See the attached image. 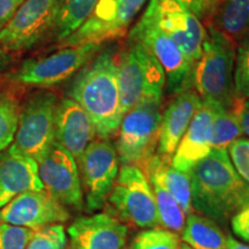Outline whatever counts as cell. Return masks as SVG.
Segmentation results:
<instances>
[{
  "mask_svg": "<svg viewBox=\"0 0 249 249\" xmlns=\"http://www.w3.org/2000/svg\"><path fill=\"white\" fill-rule=\"evenodd\" d=\"M96 129L88 113L79 103L65 98L55 111V142L79 160L81 155L95 140Z\"/></svg>",
  "mask_w": 249,
  "mask_h": 249,
  "instance_id": "18",
  "label": "cell"
},
{
  "mask_svg": "<svg viewBox=\"0 0 249 249\" xmlns=\"http://www.w3.org/2000/svg\"><path fill=\"white\" fill-rule=\"evenodd\" d=\"M124 249H126V248H124Z\"/></svg>",
  "mask_w": 249,
  "mask_h": 249,
  "instance_id": "40",
  "label": "cell"
},
{
  "mask_svg": "<svg viewBox=\"0 0 249 249\" xmlns=\"http://www.w3.org/2000/svg\"><path fill=\"white\" fill-rule=\"evenodd\" d=\"M220 1H222V0H205V5H207V18L214 14V12H216Z\"/></svg>",
  "mask_w": 249,
  "mask_h": 249,
  "instance_id": "36",
  "label": "cell"
},
{
  "mask_svg": "<svg viewBox=\"0 0 249 249\" xmlns=\"http://www.w3.org/2000/svg\"><path fill=\"white\" fill-rule=\"evenodd\" d=\"M38 163L15 145L0 152V209L15 196L28 191H43Z\"/></svg>",
  "mask_w": 249,
  "mask_h": 249,
  "instance_id": "17",
  "label": "cell"
},
{
  "mask_svg": "<svg viewBox=\"0 0 249 249\" xmlns=\"http://www.w3.org/2000/svg\"><path fill=\"white\" fill-rule=\"evenodd\" d=\"M99 0H62L53 26L58 42H64L86 22Z\"/></svg>",
  "mask_w": 249,
  "mask_h": 249,
  "instance_id": "23",
  "label": "cell"
},
{
  "mask_svg": "<svg viewBox=\"0 0 249 249\" xmlns=\"http://www.w3.org/2000/svg\"><path fill=\"white\" fill-rule=\"evenodd\" d=\"M118 57L116 46L103 48L79 71L70 89V96L91 119L99 139H110L119 129L121 111Z\"/></svg>",
  "mask_w": 249,
  "mask_h": 249,
  "instance_id": "1",
  "label": "cell"
},
{
  "mask_svg": "<svg viewBox=\"0 0 249 249\" xmlns=\"http://www.w3.org/2000/svg\"><path fill=\"white\" fill-rule=\"evenodd\" d=\"M18 105L11 93H0V152L13 143L18 126Z\"/></svg>",
  "mask_w": 249,
  "mask_h": 249,
  "instance_id": "26",
  "label": "cell"
},
{
  "mask_svg": "<svg viewBox=\"0 0 249 249\" xmlns=\"http://www.w3.org/2000/svg\"><path fill=\"white\" fill-rule=\"evenodd\" d=\"M118 82L123 114L147 96H163L165 73L160 61L140 40L128 36L118 57Z\"/></svg>",
  "mask_w": 249,
  "mask_h": 249,
  "instance_id": "5",
  "label": "cell"
},
{
  "mask_svg": "<svg viewBox=\"0 0 249 249\" xmlns=\"http://www.w3.org/2000/svg\"><path fill=\"white\" fill-rule=\"evenodd\" d=\"M103 48V43L64 46L48 57L24 61L15 73L14 80L23 85L37 87L58 85L85 67Z\"/></svg>",
  "mask_w": 249,
  "mask_h": 249,
  "instance_id": "10",
  "label": "cell"
},
{
  "mask_svg": "<svg viewBox=\"0 0 249 249\" xmlns=\"http://www.w3.org/2000/svg\"><path fill=\"white\" fill-rule=\"evenodd\" d=\"M145 11L193 64L200 59L207 29L195 14L173 0H150Z\"/></svg>",
  "mask_w": 249,
  "mask_h": 249,
  "instance_id": "13",
  "label": "cell"
},
{
  "mask_svg": "<svg viewBox=\"0 0 249 249\" xmlns=\"http://www.w3.org/2000/svg\"><path fill=\"white\" fill-rule=\"evenodd\" d=\"M71 214L67 208L46 192L28 191L15 196L0 209V223L37 230L65 223Z\"/></svg>",
  "mask_w": 249,
  "mask_h": 249,
  "instance_id": "15",
  "label": "cell"
},
{
  "mask_svg": "<svg viewBox=\"0 0 249 249\" xmlns=\"http://www.w3.org/2000/svg\"><path fill=\"white\" fill-rule=\"evenodd\" d=\"M177 4L191 11L198 18H207V5L205 0H173Z\"/></svg>",
  "mask_w": 249,
  "mask_h": 249,
  "instance_id": "34",
  "label": "cell"
},
{
  "mask_svg": "<svg viewBox=\"0 0 249 249\" xmlns=\"http://www.w3.org/2000/svg\"><path fill=\"white\" fill-rule=\"evenodd\" d=\"M202 101L192 89L180 92L161 113L157 154L172 158L177 147L191 124L193 117L201 107Z\"/></svg>",
  "mask_w": 249,
  "mask_h": 249,
  "instance_id": "19",
  "label": "cell"
},
{
  "mask_svg": "<svg viewBox=\"0 0 249 249\" xmlns=\"http://www.w3.org/2000/svg\"><path fill=\"white\" fill-rule=\"evenodd\" d=\"M234 88L241 98H249V37L242 40L235 53Z\"/></svg>",
  "mask_w": 249,
  "mask_h": 249,
  "instance_id": "29",
  "label": "cell"
},
{
  "mask_svg": "<svg viewBox=\"0 0 249 249\" xmlns=\"http://www.w3.org/2000/svg\"><path fill=\"white\" fill-rule=\"evenodd\" d=\"M213 111L202 103L193 117L191 124L171 158V165L176 170L189 173L198 161L207 157L211 148V123Z\"/></svg>",
  "mask_w": 249,
  "mask_h": 249,
  "instance_id": "20",
  "label": "cell"
},
{
  "mask_svg": "<svg viewBox=\"0 0 249 249\" xmlns=\"http://www.w3.org/2000/svg\"><path fill=\"white\" fill-rule=\"evenodd\" d=\"M161 101L163 96H147L124 116L114 145L121 165L141 169L157 152Z\"/></svg>",
  "mask_w": 249,
  "mask_h": 249,
  "instance_id": "4",
  "label": "cell"
},
{
  "mask_svg": "<svg viewBox=\"0 0 249 249\" xmlns=\"http://www.w3.org/2000/svg\"><path fill=\"white\" fill-rule=\"evenodd\" d=\"M181 249H193L189 247V246H187L186 244H181Z\"/></svg>",
  "mask_w": 249,
  "mask_h": 249,
  "instance_id": "39",
  "label": "cell"
},
{
  "mask_svg": "<svg viewBox=\"0 0 249 249\" xmlns=\"http://www.w3.org/2000/svg\"><path fill=\"white\" fill-rule=\"evenodd\" d=\"M194 213L224 225L249 204V185L239 176L227 150H213L189 172Z\"/></svg>",
  "mask_w": 249,
  "mask_h": 249,
  "instance_id": "2",
  "label": "cell"
},
{
  "mask_svg": "<svg viewBox=\"0 0 249 249\" xmlns=\"http://www.w3.org/2000/svg\"><path fill=\"white\" fill-rule=\"evenodd\" d=\"M239 118H240L242 133H244L245 135L249 136V98L245 99V103L244 105H242Z\"/></svg>",
  "mask_w": 249,
  "mask_h": 249,
  "instance_id": "35",
  "label": "cell"
},
{
  "mask_svg": "<svg viewBox=\"0 0 249 249\" xmlns=\"http://www.w3.org/2000/svg\"><path fill=\"white\" fill-rule=\"evenodd\" d=\"M2 62H4V52H2L1 46H0V68L2 66Z\"/></svg>",
  "mask_w": 249,
  "mask_h": 249,
  "instance_id": "38",
  "label": "cell"
},
{
  "mask_svg": "<svg viewBox=\"0 0 249 249\" xmlns=\"http://www.w3.org/2000/svg\"><path fill=\"white\" fill-rule=\"evenodd\" d=\"M154 191L156 208L160 227L181 234L186 223V214L173 195L156 179H149Z\"/></svg>",
  "mask_w": 249,
  "mask_h": 249,
  "instance_id": "25",
  "label": "cell"
},
{
  "mask_svg": "<svg viewBox=\"0 0 249 249\" xmlns=\"http://www.w3.org/2000/svg\"><path fill=\"white\" fill-rule=\"evenodd\" d=\"M211 108L213 111L211 123V148L214 150H227L230 145L244 134L239 118L240 113L230 108Z\"/></svg>",
  "mask_w": 249,
  "mask_h": 249,
  "instance_id": "24",
  "label": "cell"
},
{
  "mask_svg": "<svg viewBox=\"0 0 249 249\" xmlns=\"http://www.w3.org/2000/svg\"><path fill=\"white\" fill-rule=\"evenodd\" d=\"M67 235L61 224H53L35 231L26 249H66Z\"/></svg>",
  "mask_w": 249,
  "mask_h": 249,
  "instance_id": "28",
  "label": "cell"
},
{
  "mask_svg": "<svg viewBox=\"0 0 249 249\" xmlns=\"http://www.w3.org/2000/svg\"><path fill=\"white\" fill-rule=\"evenodd\" d=\"M107 203L108 213L127 226L142 230L160 226L151 183L135 165H121Z\"/></svg>",
  "mask_w": 249,
  "mask_h": 249,
  "instance_id": "6",
  "label": "cell"
},
{
  "mask_svg": "<svg viewBox=\"0 0 249 249\" xmlns=\"http://www.w3.org/2000/svg\"><path fill=\"white\" fill-rule=\"evenodd\" d=\"M235 52L233 40L209 24L200 59L195 62L193 85L203 104L240 113L245 98L234 88Z\"/></svg>",
  "mask_w": 249,
  "mask_h": 249,
  "instance_id": "3",
  "label": "cell"
},
{
  "mask_svg": "<svg viewBox=\"0 0 249 249\" xmlns=\"http://www.w3.org/2000/svg\"><path fill=\"white\" fill-rule=\"evenodd\" d=\"M230 220L234 234L249 244V204L233 214Z\"/></svg>",
  "mask_w": 249,
  "mask_h": 249,
  "instance_id": "32",
  "label": "cell"
},
{
  "mask_svg": "<svg viewBox=\"0 0 249 249\" xmlns=\"http://www.w3.org/2000/svg\"><path fill=\"white\" fill-rule=\"evenodd\" d=\"M229 249H249V245L239 242L229 234Z\"/></svg>",
  "mask_w": 249,
  "mask_h": 249,
  "instance_id": "37",
  "label": "cell"
},
{
  "mask_svg": "<svg viewBox=\"0 0 249 249\" xmlns=\"http://www.w3.org/2000/svg\"><path fill=\"white\" fill-rule=\"evenodd\" d=\"M62 0H24L13 17L0 29V46L21 51L35 45L53 29Z\"/></svg>",
  "mask_w": 249,
  "mask_h": 249,
  "instance_id": "12",
  "label": "cell"
},
{
  "mask_svg": "<svg viewBox=\"0 0 249 249\" xmlns=\"http://www.w3.org/2000/svg\"><path fill=\"white\" fill-rule=\"evenodd\" d=\"M24 0H0V29L11 20Z\"/></svg>",
  "mask_w": 249,
  "mask_h": 249,
  "instance_id": "33",
  "label": "cell"
},
{
  "mask_svg": "<svg viewBox=\"0 0 249 249\" xmlns=\"http://www.w3.org/2000/svg\"><path fill=\"white\" fill-rule=\"evenodd\" d=\"M181 239L193 249H229V234L222 225L196 213L187 216Z\"/></svg>",
  "mask_w": 249,
  "mask_h": 249,
  "instance_id": "21",
  "label": "cell"
},
{
  "mask_svg": "<svg viewBox=\"0 0 249 249\" xmlns=\"http://www.w3.org/2000/svg\"><path fill=\"white\" fill-rule=\"evenodd\" d=\"M35 231L0 223V249H26Z\"/></svg>",
  "mask_w": 249,
  "mask_h": 249,
  "instance_id": "30",
  "label": "cell"
},
{
  "mask_svg": "<svg viewBox=\"0 0 249 249\" xmlns=\"http://www.w3.org/2000/svg\"><path fill=\"white\" fill-rule=\"evenodd\" d=\"M119 160L114 144L107 139H97L77 160L86 207L89 213L101 210L107 204L119 173Z\"/></svg>",
  "mask_w": 249,
  "mask_h": 249,
  "instance_id": "9",
  "label": "cell"
},
{
  "mask_svg": "<svg viewBox=\"0 0 249 249\" xmlns=\"http://www.w3.org/2000/svg\"><path fill=\"white\" fill-rule=\"evenodd\" d=\"M130 249H181L178 233L164 227L144 229L133 238Z\"/></svg>",
  "mask_w": 249,
  "mask_h": 249,
  "instance_id": "27",
  "label": "cell"
},
{
  "mask_svg": "<svg viewBox=\"0 0 249 249\" xmlns=\"http://www.w3.org/2000/svg\"><path fill=\"white\" fill-rule=\"evenodd\" d=\"M71 249H124L128 226L108 213L81 216L67 229Z\"/></svg>",
  "mask_w": 249,
  "mask_h": 249,
  "instance_id": "16",
  "label": "cell"
},
{
  "mask_svg": "<svg viewBox=\"0 0 249 249\" xmlns=\"http://www.w3.org/2000/svg\"><path fill=\"white\" fill-rule=\"evenodd\" d=\"M214 27L230 39L249 33V0H222L216 9Z\"/></svg>",
  "mask_w": 249,
  "mask_h": 249,
  "instance_id": "22",
  "label": "cell"
},
{
  "mask_svg": "<svg viewBox=\"0 0 249 249\" xmlns=\"http://www.w3.org/2000/svg\"><path fill=\"white\" fill-rule=\"evenodd\" d=\"M227 152L236 172L249 185V140L238 139L230 145Z\"/></svg>",
  "mask_w": 249,
  "mask_h": 249,
  "instance_id": "31",
  "label": "cell"
},
{
  "mask_svg": "<svg viewBox=\"0 0 249 249\" xmlns=\"http://www.w3.org/2000/svg\"><path fill=\"white\" fill-rule=\"evenodd\" d=\"M145 2L147 0H99L88 20L61 45L104 43L124 36Z\"/></svg>",
  "mask_w": 249,
  "mask_h": 249,
  "instance_id": "11",
  "label": "cell"
},
{
  "mask_svg": "<svg viewBox=\"0 0 249 249\" xmlns=\"http://www.w3.org/2000/svg\"><path fill=\"white\" fill-rule=\"evenodd\" d=\"M57 107V96L45 91L31 96L20 111L13 144L37 163L44 158L55 142Z\"/></svg>",
  "mask_w": 249,
  "mask_h": 249,
  "instance_id": "8",
  "label": "cell"
},
{
  "mask_svg": "<svg viewBox=\"0 0 249 249\" xmlns=\"http://www.w3.org/2000/svg\"><path fill=\"white\" fill-rule=\"evenodd\" d=\"M44 189L65 207L81 211L85 207L82 183L75 158L57 142L38 163Z\"/></svg>",
  "mask_w": 249,
  "mask_h": 249,
  "instance_id": "14",
  "label": "cell"
},
{
  "mask_svg": "<svg viewBox=\"0 0 249 249\" xmlns=\"http://www.w3.org/2000/svg\"><path fill=\"white\" fill-rule=\"evenodd\" d=\"M160 61L165 73V87L170 95H178L193 86L195 64L189 60L172 39L155 22L147 11L129 31Z\"/></svg>",
  "mask_w": 249,
  "mask_h": 249,
  "instance_id": "7",
  "label": "cell"
}]
</instances>
